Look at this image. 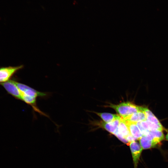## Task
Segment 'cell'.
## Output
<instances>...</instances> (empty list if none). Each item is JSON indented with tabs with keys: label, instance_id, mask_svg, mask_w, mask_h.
<instances>
[{
	"label": "cell",
	"instance_id": "obj_1",
	"mask_svg": "<svg viewBox=\"0 0 168 168\" xmlns=\"http://www.w3.org/2000/svg\"><path fill=\"white\" fill-rule=\"evenodd\" d=\"M108 106L114 109L123 118L141 111L140 106L129 102H123L116 105L110 104Z\"/></svg>",
	"mask_w": 168,
	"mask_h": 168
},
{
	"label": "cell",
	"instance_id": "obj_2",
	"mask_svg": "<svg viewBox=\"0 0 168 168\" xmlns=\"http://www.w3.org/2000/svg\"><path fill=\"white\" fill-rule=\"evenodd\" d=\"M22 68V65L0 68V84L9 81L15 73Z\"/></svg>",
	"mask_w": 168,
	"mask_h": 168
},
{
	"label": "cell",
	"instance_id": "obj_3",
	"mask_svg": "<svg viewBox=\"0 0 168 168\" xmlns=\"http://www.w3.org/2000/svg\"><path fill=\"white\" fill-rule=\"evenodd\" d=\"M15 83L22 95L36 98L38 97H44L47 95L45 93L39 91L26 85L16 82Z\"/></svg>",
	"mask_w": 168,
	"mask_h": 168
},
{
	"label": "cell",
	"instance_id": "obj_4",
	"mask_svg": "<svg viewBox=\"0 0 168 168\" xmlns=\"http://www.w3.org/2000/svg\"><path fill=\"white\" fill-rule=\"evenodd\" d=\"M10 94L16 99L22 100V95L15 83V81L12 80L0 84Z\"/></svg>",
	"mask_w": 168,
	"mask_h": 168
},
{
	"label": "cell",
	"instance_id": "obj_5",
	"mask_svg": "<svg viewBox=\"0 0 168 168\" xmlns=\"http://www.w3.org/2000/svg\"><path fill=\"white\" fill-rule=\"evenodd\" d=\"M129 146L133 157L134 168H137L143 150L139 143L134 141L127 144Z\"/></svg>",
	"mask_w": 168,
	"mask_h": 168
},
{
	"label": "cell",
	"instance_id": "obj_6",
	"mask_svg": "<svg viewBox=\"0 0 168 168\" xmlns=\"http://www.w3.org/2000/svg\"><path fill=\"white\" fill-rule=\"evenodd\" d=\"M120 119H117L111 122L106 123L101 122L99 123V126L108 132L113 134L118 130V127L119 124Z\"/></svg>",
	"mask_w": 168,
	"mask_h": 168
},
{
	"label": "cell",
	"instance_id": "obj_7",
	"mask_svg": "<svg viewBox=\"0 0 168 168\" xmlns=\"http://www.w3.org/2000/svg\"><path fill=\"white\" fill-rule=\"evenodd\" d=\"M139 144L143 149H149L156 147L159 143L143 135L139 139Z\"/></svg>",
	"mask_w": 168,
	"mask_h": 168
},
{
	"label": "cell",
	"instance_id": "obj_8",
	"mask_svg": "<svg viewBox=\"0 0 168 168\" xmlns=\"http://www.w3.org/2000/svg\"><path fill=\"white\" fill-rule=\"evenodd\" d=\"M124 120L131 134L137 139L138 140L142 136V135L136 123L130 122L125 120Z\"/></svg>",
	"mask_w": 168,
	"mask_h": 168
},
{
	"label": "cell",
	"instance_id": "obj_9",
	"mask_svg": "<svg viewBox=\"0 0 168 168\" xmlns=\"http://www.w3.org/2000/svg\"><path fill=\"white\" fill-rule=\"evenodd\" d=\"M123 119L125 120L136 123L146 120L145 113L142 111L135 113Z\"/></svg>",
	"mask_w": 168,
	"mask_h": 168
},
{
	"label": "cell",
	"instance_id": "obj_10",
	"mask_svg": "<svg viewBox=\"0 0 168 168\" xmlns=\"http://www.w3.org/2000/svg\"><path fill=\"white\" fill-rule=\"evenodd\" d=\"M148 138L156 142L160 143L165 139L162 131L160 130H151L145 135Z\"/></svg>",
	"mask_w": 168,
	"mask_h": 168
},
{
	"label": "cell",
	"instance_id": "obj_11",
	"mask_svg": "<svg viewBox=\"0 0 168 168\" xmlns=\"http://www.w3.org/2000/svg\"><path fill=\"white\" fill-rule=\"evenodd\" d=\"M118 132L125 139L127 136L131 134L124 120L121 117L120 118L119 124L118 127Z\"/></svg>",
	"mask_w": 168,
	"mask_h": 168
},
{
	"label": "cell",
	"instance_id": "obj_12",
	"mask_svg": "<svg viewBox=\"0 0 168 168\" xmlns=\"http://www.w3.org/2000/svg\"><path fill=\"white\" fill-rule=\"evenodd\" d=\"M95 113L106 123L112 122L121 118V116L118 114L106 113Z\"/></svg>",
	"mask_w": 168,
	"mask_h": 168
},
{
	"label": "cell",
	"instance_id": "obj_13",
	"mask_svg": "<svg viewBox=\"0 0 168 168\" xmlns=\"http://www.w3.org/2000/svg\"><path fill=\"white\" fill-rule=\"evenodd\" d=\"M165 138H166V139L168 141V133H167L166 135V136Z\"/></svg>",
	"mask_w": 168,
	"mask_h": 168
}]
</instances>
